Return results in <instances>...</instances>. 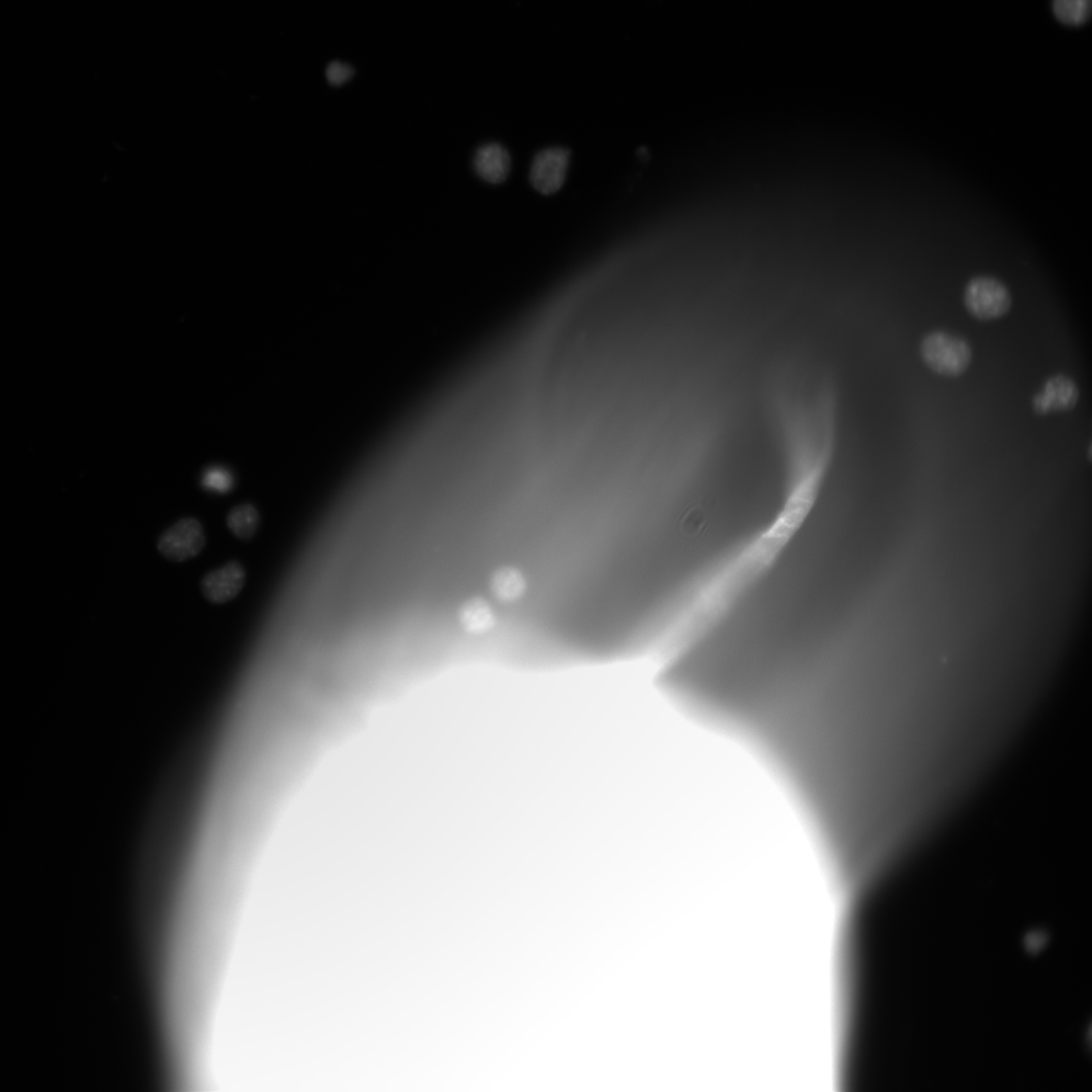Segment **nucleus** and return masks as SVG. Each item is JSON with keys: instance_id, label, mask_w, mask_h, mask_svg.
Instances as JSON below:
<instances>
[{"instance_id": "obj_1", "label": "nucleus", "mask_w": 1092, "mask_h": 1092, "mask_svg": "<svg viewBox=\"0 0 1092 1092\" xmlns=\"http://www.w3.org/2000/svg\"><path fill=\"white\" fill-rule=\"evenodd\" d=\"M920 353L930 371L950 379L965 375L974 362V349L968 341L945 330L927 333Z\"/></svg>"}, {"instance_id": "obj_2", "label": "nucleus", "mask_w": 1092, "mask_h": 1092, "mask_svg": "<svg viewBox=\"0 0 1092 1092\" xmlns=\"http://www.w3.org/2000/svg\"><path fill=\"white\" fill-rule=\"evenodd\" d=\"M966 311L977 320L987 322L1007 316L1013 307L1010 289L999 280L978 276L971 279L963 292Z\"/></svg>"}, {"instance_id": "obj_3", "label": "nucleus", "mask_w": 1092, "mask_h": 1092, "mask_svg": "<svg viewBox=\"0 0 1092 1092\" xmlns=\"http://www.w3.org/2000/svg\"><path fill=\"white\" fill-rule=\"evenodd\" d=\"M205 534L200 521L182 519L159 538L158 549L168 561L182 563L199 556L205 545Z\"/></svg>"}, {"instance_id": "obj_4", "label": "nucleus", "mask_w": 1092, "mask_h": 1092, "mask_svg": "<svg viewBox=\"0 0 1092 1092\" xmlns=\"http://www.w3.org/2000/svg\"><path fill=\"white\" fill-rule=\"evenodd\" d=\"M1080 399L1077 383L1068 375L1056 374L1048 378L1033 399L1031 408L1039 416L1073 410Z\"/></svg>"}, {"instance_id": "obj_5", "label": "nucleus", "mask_w": 1092, "mask_h": 1092, "mask_svg": "<svg viewBox=\"0 0 1092 1092\" xmlns=\"http://www.w3.org/2000/svg\"><path fill=\"white\" fill-rule=\"evenodd\" d=\"M569 152L564 148L545 149L535 157L530 169L532 187L542 195H553L564 185Z\"/></svg>"}, {"instance_id": "obj_6", "label": "nucleus", "mask_w": 1092, "mask_h": 1092, "mask_svg": "<svg viewBox=\"0 0 1092 1092\" xmlns=\"http://www.w3.org/2000/svg\"><path fill=\"white\" fill-rule=\"evenodd\" d=\"M247 571L237 561L207 572L202 580V592L210 603L224 604L235 599L245 587Z\"/></svg>"}, {"instance_id": "obj_7", "label": "nucleus", "mask_w": 1092, "mask_h": 1092, "mask_svg": "<svg viewBox=\"0 0 1092 1092\" xmlns=\"http://www.w3.org/2000/svg\"><path fill=\"white\" fill-rule=\"evenodd\" d=\"M477 174L490 184H501L507 179L511 159L508 151L501 145L491 143L478 149L474 159Z\"/></svg>"}, {"instance_id": "obj_8", "label": "nucleus", "mask_w": 1092, "mask_h": 1092, "mask_svg": "<svg viewBox=\"0 0 1092 1092\" xmlns=\"http://www.w3.org/2000/svg\"><path fill=\"white\" fill-rule=\"evenodd\" d=\"M490 589L500 602L512 603L520 600L526 593L527 581L519 569L506 567L492 574Z\"/></svg>"}, {"instance_id": "obj_9", "label": "nucleus", "mask_w": 1092, "mask_h": 1092, "mask_svg": "<svg viewBox=\"0 0 1092 1092\" xmlns=\"http://www.w3.org/2000/svg\"><path fill=\"white\" fill-rule=\"evenodd\" d=\"M459 619L463 628L472 634L487 632L496 623L491 605L481 598H474L466 602L460 611Z\"/></svg>"}, {"instance_id": "obj_10", "label": "nucleus", "mask_w": 1092, "mask_h": 1092, "mask_svg": "<svg viewBox=\"0 0 1092 1092\" xmlns=\"http://www.w3.org/2000/svg\"><path fill=\"white\" fill-rule=\"evenodd\" d=\"M260 524L257 509L251 504H242L233 508L227 516V526L241 540H250Z\"/></svg>"}, {"instance_id": "obj_11", "label": "nucleus", "mask_w": 1092, "mask_h": 1092, "mask_svg": "<svg viewBox=\"0 0 1092 1092\" xmlns=\"http://www.w3.org/2000/svg\"><path fill=\"white\" fill-rule=\"evenodd\" d=\"M1092 0H1054L1053 12L1061 23L1069 25L1083 24L1090 17Z\"/></svg>"}, {"instance_id": "obj_12", "label": "nucleus", "mask_w": 1092, "mask_h": 1092, "mask_svg": "<svg viewBox=\"0 0 1092 1092\" xmlns=\"http://www.w3.org/2000/svg\"><path fill=\"white\" fill-rule=\"evenodd\" d=\"M232 482L233 479L230 473L220 468L208 470L204 477V484L205 487L219 492L228 491Z\"/></svg>"}, {"instance_id": "obj_13", "label": "nucleus", "mask_w": 1092, "mask_h": 1092, "mask_svg": "<svg viewBox=\"0 0 1092 1092\" xmlns=\"http://www.w3.org/2000/svg\"><path fill=\"white\" fill-rule=\"evenodd\" d=\"M354 75V69L341 61H333L326 68V77L333 86H341L348 82Z\"/></svg>"}, {"instance_id": "obj_14", "label": "nucleus", "mask_w": 1092, "mask_h": 1092, "mask_svg": "<svg viewBox=\"0 0 1092 1092\" xmlns=\"http://www.w3.org/2000/svg\"><path fill=\"white\" fill-rule=\"evenodd\" d=\"M639 155H640V157H644V158H647V157H648V149H646V148H641V149L639 150Z\"/></svg>"}, {"instance_id": "obj_15", "label": "nucleus", "mask_w": 1092, "mask_h": 1092, "mask_svg": "<svg viewBox=\"0 0 1092 1092\" xmlns=\"http://www.w3.org/2000/svg\"><path fill=\"white\" fill-rule=\"evenodd\" d=\"M1091 449H1092V447H1091V444H1090V445H1089V447H1088V451H1087V452H1088V460H1089V461L1091 460V458H1090V457H1091Z\"/></svg>"}]
</instances>
